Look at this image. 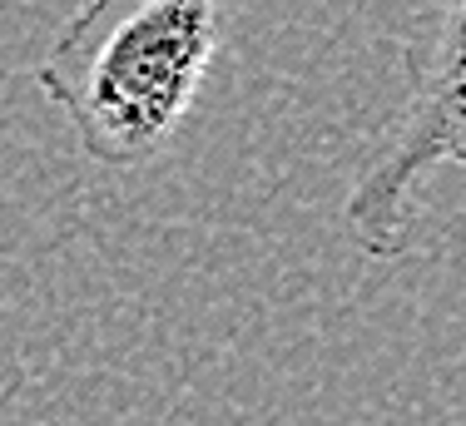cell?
<instances>
[{"label":"cell","mask_w":466,"mask_h":426,"mask_svg":"<svg viewBox=\"0 0 466 426\" xmlns=\"http://www.w3.org/2000/svg\"><path fill=\"white\" fill-rule=\"evenodd\" d=\"M461 60H466V0H421L417 30L407 36V99L397 134L377 164L352 184L342 223L368 258L407 248L421 178L466 159L461 139Z\"/></svg>","instance_id":"cell-2"},{"label":"cell","mask_w":466,"mask_h":426,"mask_svg":"<svg viewBox=\"0 0 466 426\" xmlns=\"http://www.w3.org/2000/svg\"><path fill=\"white\" fill-rule=\"evenodd\" d=\"M224 40V0H90L35 65L40 95L105 169L159 159Z\"/></svg>","instance_id":"cell-1"}]
</instances>
